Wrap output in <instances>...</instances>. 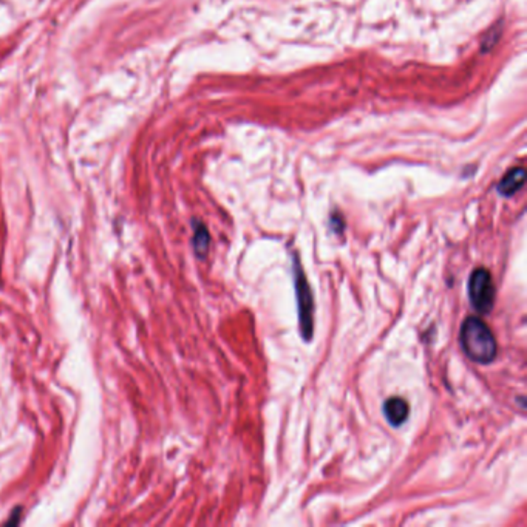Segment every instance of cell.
I'll list each match as a JSON object with an SVG mask.
<instances>
[{"label": "cell", "instance_id": "6da1fadb", "mask_svg": "<svg viewBox=\"0 0 527 527\" xmlns=\"http://www.w3.org/2000/svg\"><path fill=\"white\" fill-rule=\"evenodd\" d=\"M461 350L466 356L481 365H489L496 358L498 343L494 333L481 317L471 315L462 322L459 331Z\"/></svg>", "mask_w": 527, "mask_h": 527}, {"label": "cell", "instance_id": "7a4b0ae2", "mask_svg": "<svg viewBox=\"0 0 527 527\" xmlns=\"http://www.w3.org/2000/svg\"><path fill=\"white\" fill-rule=\"evenodd\" d=\"M294 278H296V293L298 303V323L300 333L303 340L310 342L314 334V298L310 283H308L305 272L300 265V260L294 256Z\"/></svg>", "mask_w": 527, "mask_h": 527}, {"label": "cell", "instance_id": "3957f363", "mask_svg": "<svg viewBox=\"0 0 527 527\" xmlns=\"http://www.w3.org/2000/svg\"><path fill=\"white\" fill-rule=\"evenodd\" d=\"M495 285L492 276L486 268H476L469 278V298L474 310L486 315L494 310L495 303Z\"/></svg>", "mask_w": 527, "mask_h": 527}, {"label": "cell", "instance_id": "277c9868", "mask_svg": "<svg viewBox=\"0 0 527 527\" xmlns=\"http://www.w3.org/2000/svg\"><path fill=\"white\" fill-rule=\"evenodd\" d=\"M408 414H410V405L405 401V399L393 396L388 397L385 404H384V416L388 421V424L392 427H401L407 419Z\"/></svg>", "mask_w": 527, "mask_h": 527}, {"label": "cell", "instance_id": "5b68a950", "mask_svg": "<svg viewBox=\"0 0 527 527\" xmlns=\"http://www.w3.org/2000/svg\"><path fill=\"white\" fill-rule=\"evenodd\" d=\"M526 170L523 167H515L507 172L503 179L498 183V192L503 197H512L524 186Z\"/></svg>", "mask_w": 527, "mask_h": 527}, {"label": "cell", "instance_id": "8992f818", "mask_svg": "<svg viewBox=\"0 0 527 527\" xmlns=\"http://www.w3.org/2000/svg\"><path fill=\"white\" fill-rule=\"evenodd\" d=\"M209 243H211V235L206 226L202 221H194V239L192 244L195 254L199 259H204L209 252Z\"/></svg>", "mask_w": 527, "mask_h": 527}, {"label": "cell", "instance_id": "52a82bcc", "mask_svg": "<svg viewBox=\"0 0 527 527\" xmlns=\"http://www.w3.org/2000/svg\"><path fill=\"white\" fill-rule=\"evenodd\" d=\"M330 226L331 229L335 232V234H342L343 229H345V221H343V216L340 214H333L331 218H330Z\"/></svg>", "mask_w": 527, "mask_h": 527}]
</instances>
